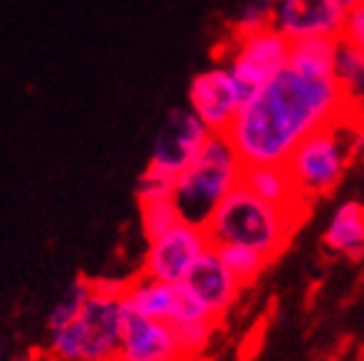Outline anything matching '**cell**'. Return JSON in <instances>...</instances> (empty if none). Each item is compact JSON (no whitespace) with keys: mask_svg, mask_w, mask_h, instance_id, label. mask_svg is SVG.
<instances>
[{"mask_svg":"<svg viewBox=\"0 0 364 361\" xmlns=\"http://www.w3.org/2000/svg\"><path fill=\"white\" fill-rule=\"evenodd\" d=\"M349 117L347 102L331 79H316L286 66L240 107L225 136L248 164H284L314 131Z\"/></svg>","mask_w":364,"mask_h":361,"instance_id":"6da1fadb","label":"cell"},{"mask_svg":"<svg viewBox=\"0 0 364 361\" xmlns=\"http://www.w3.org/2000/svg\"><path fill=\"white\" fill-rule=\"evenodd\" d=\"M304 210L276 208L263 203L243 185L235 187L215 208V212L205 222V232L215 245H243L258 250L268 260H276L286 248L296 227L304 222Z\"/></svg>","mask_w":364,"mask_h":361,"instance_id":"7a4b0ae2","label":"cell"},{"mask_svg":"<svg viewBox=\"0 0 364 361\" xmlns=\"http://www.w3.org/2000/svg\"><path fill=\"white\" fill-rule=\"evenodd\" d=\"M182 286L188 288L190 293L210 311V316L218 323L230 313V308L238 301L243 288L233 281V276L223 268L220 258H218L215 248H210L203 258L193 266V271L188 273V278L182 281Z\"/></svg>","mask_w":364,"mask_h":361,"instance_id":"7c38bea8","label":"cell"},{"mask_svg":"<svg viewBox=\"0 0 364 361\" xmlns=\"http://www.w3.org/2000/svg\"><path fill=\"white\" fill-rule=\"evenodd\" d=\"M175 182L172 177L167 175H159L154 170H147L139 175L136 180V200L139 203H147V200H165V198H172L175 195Z\"/></svg>","mask_w":364,"mask_h":361,"instance_id":"603a6c76","label":"cell"},{"mask_svg":"<svg viewBox=\"0 0 364 361\" xmlns=\"http://www.w3.org/2000/svg\"><path fill=\"white\" fill-rule=\"evenodd\" d=\"M91 296V278L76 276L63 286L61 296L51 303L48 313H46V331H56V328L71 323L81 313Z\"/></svg>","mask_w":364,"mask_h":361,"instance_id":"d6986e66","label":"cell"},{"mask_svg":"<svg viewBox=\"0 0 364 361\" xmlns=\"http://www.w3.org/2000/svg\"><path fill=\"white\" fill-rule=\"evenodd\" d=\"M339 41H344V43L352 45L354 51H359L364 56V3H359L352 11H347Z\"/></svg>","mask_w":364,"mask_h":361,"instance_id":"cb8c5ba5","label":"cell"},{"mask_svg":"<svg viewBox=\"0 0 364 361\" xmlns=\"http://www.w3.org/2000/svg\"><path fill=\"white\" fill-rule=\"evenodd\" d=\"M215 253L220 258L223 268L233 276V281L240 288L256 283L271 263L266 255H261L258 250L243 248V245H215Z\"/></svg>","mask_w":364,"mask_h":361,"instance_id":"ac0fdd59","label":"cell"},{"mask_svg":"<svg viewBox=\"0 0 364 361\" xmlns=\"http://www.w3.org/2000/svg\"><path fill=\"white\" fill-rule=\"evenodd\" d=\"M240 185L248 192H253L256 198H261L263 203H271L276 208L304 210V212L309 208V203H304L296 195V187L284 164H248V167H243Z\"/></svg>","mask_w":364,"mask_h":361,"instance_id":"9a60e30c","label":"cell"},{"mask_svg":"<svg viewBox=\"0 0 364 361\" xmlns=\"http://www.w3.org/2000/svg\"><path fill=\"white\" fill-rule=\"evenodd\" d=\"M218 323L203 321V323H185V326H172L177 336V344L185 356V361H195L198 356H203V351L210 344L213 333H215Z\"/></svg>","mask_w":364,"mask_h":361,"instance_id":"7402d4cb","label":"cell"},{"mask_svg":"<svg viewBox=\"0 0 364 361\" xmlns=\"http://www.w3.org/2000/svg\"><path fill=\"white\" fill-rule=\"evenodd\" d=\"M208 136H210V131L205 129L203 122L188 107L170 109L167 117L162 119V124H159L157 136H154L147 170H154L159 175L177 180L182 175V170L205 147Z\"/></svg>","mask_w":364,"mask_h":361,"instance_id":"ba28073f","label":"cell"},{"mask_svg":"<svg viewBox=\"0 0 364 361\" xmlns=\"http://www.w3.org/2000/svg\"><path fill=\"white\" fill-rule=\"evenodd\" d=\"M139 220H142L144 237L152 240V237L172 230L177 222H182V215L172 198L147 200V203H139Z\"/></svg>","mask_w":364,"mask_h":361,"instance_id":"ffe728a7","label":"cell"},{"mask_svg":"<svg viewBox=\"0 0 364 361\" xmlns=\"http://www.w3.org/2000/svg\"><path fill=\"white\" fill-rule=\"evenodd\" d=\"M334 81L347 102L349 117L364 122V56L344 41L336 45Z\"/></svg>","mask_w":364,"mask_h":361,"instance_id":"2e32d148","label":"cell"},{"mask_svg":"<svg viewBox=\"0 0 364 361\" xmlns=\"http://www.w3.org/2000/svg\"><path fill=\"white\" fill-rule=\"evenodd\" d=\"M243 167L238 152L225 134H210L198 157L175 182V200L182 220L205 225L215 208L240 185Z\"/></svg>","mask_w":364,"mask_h":361,"instance_id":"277c9868","label":"cell"},{"mask_svg":"<svg viewBox=\"0 0 364 361\" xmlns=\"http://www.w3.org/2000/svg\"><path fill=\"white\" fill-rule=\"evenodd\" d=\"M276 0H243L230 23V33H256L271 28Z\"/></svg>","mask_w":364,"mask_h":361,"instance_id":"44dd1931","label":"cell"},{"mask_svg":"<svg viewBox=\"0 0 364 361\" xmlns=\"http://www.w3.org/2000/svg\"><path fill=\"white\" fill-rule=\"evenodd\" d=\"M124 313L122 298L91 291L74 321L48 331L46 354L53 361H114L122 341Z\"/></svg>","mask_w":364,"mask_h":361,"instance_id":"5b68a950","label":"cell"},{"mask_svg":"<svg viewBox=\"0 0 364 361\" xmlns=\"http://www.w3.org/2000/svg\"><path fill=\"white\" fill-rule=\"evenodd\" d=\"M362 126L364 122L359 119L344 117L326 129L314 131L291 152L284 167L304 203L311 205L339 187L352 157H357V134Z\"/></svg>","mask_w":364,"mask_h":361,"instance_id":"3957f363","label":"cell"},{"mask_svg":"<svg viewBox=\"0 0 364 361\" xmlns=\"http://www.w3.org/2000/svg\"><path fill=\"white\" fill-rule=\"evenodd\" d=\"M114 361H185V356L170 323L127 311Z\"/></svg>","mask_w":364,"mask_h":361,"instance_id":"8fae6325","label":"cell"},{"mask_svg":"<svg viewBox=\"0 0 364 361\" xmlns=\"http://www.w3.org/2000/svg\"><path fill=\"white\" fill-rule=\"evenodd\" d=\"M347 11L336 0H276L273 28L286 38H339Z\"/></svg>","mask_w":364,"mask_h":361,"instance_id":"30bf717a","label":"cell"},{"mask_svg":"<svg viewBox=\"0 0 364 361\" xmlns=\"http://www.w3.org/2000/svg\"><path fill=\"white\" fill-rule=\"evenodd\" d=\"M243 107V94L225 63H213L193 76L188 86V109L210 134H225Z\"/></svg>","mask_w":364,"mask_h":361,"instance_id":"9c48e42d","label":"cell"},{"mask_svg":"<svg viewBox=\"0 0 364 361\" xmlns=\"http://www.w3.org/2000/svg\"><path fill=\"white\" fill-rule=\"evenodd\" d=\"M339 38H304L291 43L289 66L299 74L331 79L334 76V58Z\"/></svg>","mask_w":364,"mask_h":361,"instance_id":"e0dca14e","label":"cell"},{"mask_svg":"<svg viewBox=\"0 0 364 361\" xmlns=\"http://www.w3.org/2000/svg\"><path fill=\"white\" fill-rule=\"evenodd\" d=\"M177 296H180V283H165L144 276V273H136V276L127 278L122 303L132 313L170 323L175 316Z\"/></svg>","mask_w":364,"mask_h":361,"instance_id":"4fadbf2b","label":"cell"},{"mask_svg":"<svg viewBox=\"0 0 364 361\" xmlns=\"http://www.w3.org/2000/svg\"><path fill=\"white\" fill-rule=\"evenodd\" d=\"M210 248L213 243L203 225L182 220L172 230L147 240V253L139 273L165 283H182Z\"/></svg>","mask_w":364,"mask_h":361,"instance_id":"52a82bcc","label":"cell"},{"mask_svg":"<svg viewBox=\"0 0 364 361\" xmlns=\"http://www.w3.org/2000/svg\"><path fill=\"white\" fill-rule=\"evenodd\" d=\"M289 53L291 41L271 26L256 33H230L220 61L233 74L245 104L289 66Z\"/></svg>","mask_w":364,"mask_h":361,"instance_id":"8992f818","label":"cell"},{"mask_svg":"<svg viewBox=\"0 0 364 361\" xmlns=\"http://www.w3.org/2000/svg\"><path fill=\"white\" fill-rule=\"evenodd\" d=\"M336 3H339L344 11H352V8H357L359 3H364V0H336Z\"/></svg>","mask_w":364,"mask_h":361,"instance_id":"484cf974","label":"cell"},{"mask_svg":"<svg viewBox=\"0 0 364 361\" xmlns=\"http://www.w3.org/2000/svg\"><path fill=\"white\" fill-rule=\"evenodd\" d=\"M8 361H46V359L41 354H36V351H23V354H16Z\"/></svg>","mask_w":364,"mask_h":361,"instance_id":"d4e9b609","label":"cell"},{"mask_svg":"<svg viewBox=\"0 0 364 361\" xmlns=\"http://www.w3.org/2000/svg\"><path fill=\"white\" fill-rule=\"evenodd\" d=\"M321 243L329 253L349 260L364 258V205L347 200L334 208L324 227Z\"/></svg>","mask_w":364,"mask_h":361,"instance_id":"5bb4252c","label":"cell"}]
</instances>
